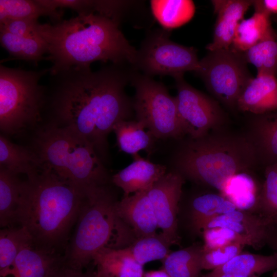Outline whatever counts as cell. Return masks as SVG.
<instances>
[{"instance_id":"obj_31","label":"cell","mask_w":277,"mask_h":277,"mask_svg":"<svg viewBox=\"0 0 277 277\" xmlns=\"http://www.w3.org/2000/svg\"><path fill=\"white\" fill-rule=\"evenodd\" d=\"M27 230L20 226L3 228L0 231V277H6L22 248L32 242Z\"/></svg>"},{"instance_id":"obj_13","label":"cell","mask_w":277,"mask_h":277,"mask_svg":"<svg viewBox=\"0 0 277 277\" xmlns=\"http://www.w3.org/2000/svg\"><path fill=\"white\" fill-rule=\"evenodd\" d=\"M275 223L261 215L238 209L211 219L203 226L202 232L215 227L227 228L239 235L246 246L259 249L270 242Z\"/></svg>"},{"instance_id":"obj_10","label":"cell","mask_w":277,"mask_h":277,"mask_svg":"<svg viewBox=\"0 0 277 277\" xmlns=\"http://www.w3.org/2000/svg\"><path fill=\"white\" fill-rule=\"evenodd\" d=\"M196 73L208 90L231 109L236 107L241 93L253 78L242 53L231 47L209 51L200 60Z\"/></svg>"},{"instance_id":"obj_3","label":"cell","mask_w":277,"mask_h":277,"mask_svg":"<svg viewBox=\"0 0 277 277\" xmlns=\"http://www.w3.org/2000/svg\"><path fill=\"white\" fill-rule=\"evenodd\" d=\"M86 197L43 165L23 181L16 225L27 230L36 246L65 255Z\"/></svg>"},{"instance_id":"obj_9","label":"cell","mask_w":277,"mask_h":277,"mask_svg":"<svg viewBox=\"0 0 277 277\" xmlns=\"http://www.w3.org/2000/svg\"><path fill=\"white\" fill-rule=\"evenodd\" d=\"M169 31L158 29L146 36L137 50L135 70L150 77L159 75L173 78L187 71H198L200 60L196 50L172 41Z\"/></svg>"},{"instance_id":"obj_34","label":"cell","mask_w":277,"mask_h":277,"mask_svg":"<svg viewBox=\"0 0 277 277\" xmlns=\"http://www.w3.org/2000/svg\"><path fill=\"white\" fill-rule=\"evenodd\" d=\"M171 246L161 233L136 239L126 247L136 261L144 266L153 261H163L170 252Z\"/></svg>"},{"instance_id":"obj_30","label":"cell","mask_w":277,"mask_h":277,"mask_svg":"<svg viewBox=\"0 0 277 277\" xmlns=\"http://www.w3.org/2000/svg\"><path fill=\"white\" fill-rule=\"evenodd\" d=\"M63 12L51 9L41 0H0V22L8 19H38L48 16L53 24L62 21Z\"/></svg>"},{"instance_id":"obj_41","label":"cell","mask_w":277,"mask_h":277,"mask_svg":"<svg viewBox=\"0 0 277 277\" xmlns=\"http://www.w3.org/2000/svg\"><path fill=\"white\" fill-rule=\"evenodd\" d=\"M143 277H171L163 269L149 270L145 272Z\"/></svg>"},{"instance_id":"obj_33","label":"cell","mask_w":277,"mask_h":277,"mask_svg":"<svg viewBox=\"0 0 277 277\" xmlns=\"http://www.w3.org/2000/svg\"><path fill=\"white\" fill-rule=\"evenodd\" d=\"M245 61L254 65L258 74H277V35L273 31L246 51L241 53Z\"/></svg>"},{"instance_id":"obj_36","label":"cell","mask_w":277,"mask_h":277,"mask_svg":"<svg viewBox=\"0 0 277 277\" xmlns=\"http://www.w3.org/2000/svg\"><path fill=\"white\" fill-rule=\"evenodd\" d=\"M244 246L239 243H232L213 249H205L203 247L201 258L202 270H212L223 265L242 252Z\"/></svg>"},{"instance_id":"obj_20","label":"cell","mask_w":277,"mask_h":277,"mask_svg":"<svg viewBox=\"0 0 277 277\" xmlns=\"http://www.w3.org/2000/svg\"><path fill=\"white\" fill-rule=\"evenodd\" d=\"M92 262L96 277H143L144 266L138 263L127 247H105Z\"/></svg>"},{"instance_id":"obj_21","label":"cell","mask_w":277,"mask_h":277,"mask_svg":"<svg viewBox=\"0 0 277 277\" xmlns=\"http://www.w3.org/2000/svg\"><path fill=\"white\" fill-rule=\"evenodd\" d=\"M43 164L34 150L14 144L4 135L0 136V167L27 178L36 174Z\"/></svg>"},{"instance_id":"obj_27","label":"cell","mask_w":277,"mask_h":277,"mask_svg":"<svg viewBox=\"0 0 277 277\" xmlns=\"http://www.w3.org/2000/svg\"><path fill=\"white\" fill-rule=\"evenodd\" d=\"M23 184L17 175L0 167V225L3 228L16 226Z\"/></svg>"},{"instance_id":"obj_23","label":"cell","mask_w":277,"mask_h":277,"mask_svg":"<svg viewBox=\"0 0 277 277\" xmlns=\"http://www.w3.org/2000/svg\"><path fill=\"white\" fill-rule=\"evenodd\" d=\"M250 17L242 19L238 24L231 48L242 53L250 49L274 31L270 16L254 8Z\"/></svg>"},{"instance_id":"obj_5","label":"cell","mask_w":277,"mask_h":277,"mask_svg":"<svg viewBox=\"0 0 277 277\" xmlns=\"http://www.w3.org/2000/svg\"><path fill=\"white\" fill-rule=\"evenodd\" d=\"M34 144L44 166L87 196L112 182L93 147L66 128L50 123L37 130Z\"/></svg>"},{"instance_id":"obj_28","label":"cell","mask_w":277,"mask_h":277,"mask_svg":"<svg viewBox=\"0 0 277 277\" xmlns=\"http://www.w3.org/2000/svg\"><path fill=\"white\" fill-rule=\"evenodd\" d=\"M150 5L154 17L169 30L188 23L195 11L194 3L190 0H153Z\"/></svg>"},{"instance_id":"obj_16","label":"cell","mask_w":277,"mask_h":277,"mask_svg":"<svg viewBox=\"0 0 277 277\" xmlns=\"http://www.w3.org/2000/svg\"><path fill=\"white\" fill-rule=\"evenodd\" d=\"M211 3L216 14L212 42L206 48L209 51L228 49L232 43L239 23L253 5L250 0H213Z\"/></svg>"},{"instance_id":"obj_14","label":"cell","mask_w":277,"mask_h":277,"mask_svg":"<svg viewBox=\"0 0 277 277\" xmlns=\"http://www.w3.org/2000/svg\"><path fill=\"white\" fill-rule=\"evenodd\" d=\"M115 213L135 240L156 233L159 226L147 190L123 196L116 204Z\"/></svg>"},{"instance_id":"obj_42","label":"cell","mask_w":277,"mask_h":277,"mask_svg":"<svg viewBox=\"0 0 277 277\" xmlns=\"http://www.w3.org/2000/svg\"><path fill=\"white\" fill-rule=\"evenodd\" d=\"M272 277H277V269L273 273Z\"/></svg>"},{"instance_id":"obj_6","label":"cell","mask_w":277,"mask_h":277,"mask_svg":"<svg viewBox=\"0 0 277 277\" xmlns=\"http://www.w3.org/2000/svg\"><path fill=\"white\" fill-rule=\"evenodd\" d=\"M117 202L109 185L86 197L65 253L67 269L84 271L99 251L110 247L109 242L118 226Z\"/></svg>"},{"instance_id":"obj_12","label":"cell","mask_w":277,"mask_h":277,"mask_svg":"<svg viewBox=\"0 0 277 277\" xmlns=\"http://www.w3.org/2000/svg\"><path fill=\"white\" fill-rule=\"evenodd\" d=\"M185 179L177 172H167L147 190L161 233L171 245L179 242L178 213Z\"/></svg>"},{"instance_id":"obj_25","label":"cell","mask_w":277,"mask_h":277,"mask_svg":"<svg viewBox=\"0 0 277 277\" xmlns=\"http://www.w3.org/2000/svg\"><path fill=\"white\" fill-rule=\"evenodd\" d=\"M0 42L13 59L25 61L35 66L45 60L44 55L48 53L45 42L38 35L18 36L0 30Z\"/></svg>"},{"instance_id":"obj_39","label":"cell","mask_w":277,"mask_h":277,"mask_svg":"<svg viewBox=\"0 0 277 277\" xmlns=\"http://www.w3.org/2000/svg\"><path fill=\"white\" fill-rule=\"evenodd\" d=\"M252 5L254 8L263 11L270 16L277 15V0L253 1Z\"/></svg>"},{"instance_id":"obj_4","label":"cell","mask_w":277,"mask_h":277,"mask_svg":"<svg viewBox=\"0 0 277 277\" xmlns=\"http://www.w3.org/2000/svg\"><path fill=\"white\" fill-rule=\"evenodd\" d=\"M258 154L246 138L209 134L190 138L179 148L173 158L174 171L185 179L221 191L233 175L250 171Z\"/></svg>"},{"instance_id":"obj_18","label":"cell","mask_w":277,"mask_h":277,"mask_svg":"<svg viewBox=\"0 0 277 277\" xmlns=\"http://www.w3.org/2000/svg\"><path fill=\"white\" fill-rule=\"evenodd\" d=\"M236 107L241 111L262 115L277 111V78L270 74H257L239 96Z\"/></svg>"},{"instance_id":"obj_37","label":"cell","mask_w":277,"mask_h":277,"mask_svg":"<svg viewBox=\"0 0 277 277\" xmlns=\"http://www.w3.org/2000/svg\"><path fill=\"white\" fill-rule=\"evenodd\" d=\"M201 235L204 240L203 247L213 249L232 243H239L246 246L243 239L232 230L222 227L205 229Z\"/></svg>"},{"instance_id":"obj_35","label":"cell","mask_w":277,"mask_h":277,"mask_svg":"<svg viewBox=\"0 0 277 277\" xmlns=\"http://www.w3.org/2000/svg\"><path fill=\"white\" fill-rule=\"evenodd\" d=\"M258 208L261 215L277 223V163L266 169Z\"/></svg>"},{"instance_id":"obj_2","label":"cell","mask_w":277,"mask_h":277,"mask_svg":"<svg viewBox=\"0 0 277 277\" xmlns=\"http://www.w3.org/2000/svg\"><path fill=\"white\" fill-rule=\"evenodd\" d=\"M120 19L93 12L69 19L38 24L36 33L45 42L49 74L95 61L133 67L137 50L120 29Z\"/></svg>"},{"instance_id":"obj_43","label":"cell","mask_w":277,"mask_h":277,"mask_svg":"<svg viewBox=\"0 0 277 277\" xmlns=\"http://www.w3.org/2000/svg\"><path fill=\"white\" fill-rule=\"evenodd\" d=\"M252 277H259L258 276H252Z\"/></svg>"},{"instance_id":"obj_29","label":"cell","mask_w":277,"mask_h":277,"mask_svg":"<svg viewBox=\"0 0 277 277\" xmlns=\"http://www.w3.org/2000/svg\"><path fill=\"white\" fill-rule=\"evenodd\" d=\"M203 245L194 244L170 252L162 261L163 268L171 277H201Z\"/></svg>"},{"instance_id":"obj_24","label":"cell","mask_w":277,"mask_h":277,"mask_svg":"<svg viewBox=\"0 0 277 277\" xmlns=\"http://www.w3.org/2000/svg\"><path fill=\"white\" fill-rule=\"evenodd\" d=\"M276 269L277 252L269 255L241 252L212 271L239 277H252Z\"/></svg>"},{"instance_id":"obj_26","label":"cell","mask_w":277,"mask_h":277,"mask_svg":"<svg viewBox=\"0 0 277 277\" xmlns=\"http://www.w3.org/2000/svg\"><path fill=\"white\" fill-rule=\"evenodd\" d=\"M261 191L250 171L238 173L226 183L221 194L233 203L238 209L248 211L258 207Z\"/></svg>"},{"instance_id":"obj_40","label":"cell","mask_w":277,"mask_h":277,"mask_svg":"<svg viewBox=\"0 0 277 277\" xmlns=\"http://www.w3.org/2000/svg\"><path fill=\"white\" fill-rule=\"evenodd\" d=\"M54 277H96L94 269L76 271L66 268Z\"/></svg>"},{"instance_id":"obj_19","label":"cell","mask_w":277,"mask_h":277,"mask_svg":"<svg viewBox=\"0 0 277 277\" xmlns=\"http://www.w3.org/2000/svg\"><path fill=\"white\" fill-rule=\"evenodd\" d=\"M236 209L235 205L221 193H197L190 199L187 206V228L193 235H201L203 226L211 219Z\"/></svg>"},{"instance_id":"obj_11","label":"cell","mask_w":277,"mask_h":277,"mask_svg":"<svg viewBox=\"0 0 277 277\" xmlns=\"http://www.w3.org/2000/svg\"><path fill=\"white\" fill-rule=\"evenodd\" d=\"M174 78L177 90L175 97L184 135L197 138L221 126L225 115L219 103L188 84L183 75Z\"/></svg>"},{"instance_id":"obj_1","label":"cell","mask_w":277,"mask_h":277,"mask_svg":"<svg viewBox=\"0 0 277 277\" xmlns=\"http://www.w3.org/2000/svg\"><path fill=\"white\" fill-rule=\"evenodd\" d=\"M134 70L111 63L95 71L90 67H72L51 74L43 111L47 110L50 123L90 143L105 163L109 134L116 123L129 120L133 110L125 87Z\"/></svg>"},{"instance_id":"obj_22","label":"cell","mask_w":277,"mask_h":277,"mask_svg":"<svg viewBox=\"0 0 277 277\" xmlns=\"http://www.w3.org/2000/svg\"><path fill=\"white\" fill-rule=\"evenodd\" d=\"M146 129L145 125L137 120H124L116 123L112 131L115 134L120 150L132 156L142 150L150 153L156 138Z\"/></svg>"},{"instance_id":"obj_8","label":"cell","mask_w":277,"mask_h":277,"mask_svg":"<svg viewBox=\"0 0 277 277\" xmlns=\"http://www.w3.org/2000/svg\"><path fill=\"white\" fill-rule=\"evenodd\" d=\"M130 83L135 89L133 107L136 120L156 139H179L184 135L175 97L165 86L134 70Z\"/></svg>"},{"instance_id":"obj_38","label":"cell","mask_w":277,"mask_h":277,"mask_svg":"<svg viewBox=\"0 0 277 277\" xmlns=\"http://www.w3.org/2000/svg\"><path fill=\"white\" fill-rule=\"evenodd\" d=\"M38 24L37 19H8L0 22V30L18 36H33L37 35Z\"/></svg>"},{"instance_id":"obj_15","label":"cell","mask_w":277,"mask_h":277,"mask_svg":"<svg viewBox=\"0 0 277 277\" xmlns=\"http://www.w3.org/2000/svg\"><path fill=\"white\" fill-rule=\"evenodd\" d=\"M66 266L65 254L27 244L17 255L6 277H54Z\"/></svg>"},{"instance_id":"obj_32","label":"cell","mask_w":277,"mask_h":277,"mask_svg":"<svg viewBox=\"0 0 277 277\" xmlns=\"http://www.w3.org/2000/svg\"><path fill=\"white\" fill-rule=\"evenodd\" d=\"M253 143L257 154L277 163V111L259 115L253 123Z\"/></svg>"},{"instance_id":"obj_7","label":"cell","mask_w":277,"mask_h":277,"mask_svg":"<svg viewBox=\"0 0 277 277\" xmlns=\"http://www.w3.org/2000/svg\"><path fill=\"white\" fill-rule=\"evenodd\" d=\"M49 68L26 70L0 65V128L14 135L35 125L41 118L45 88L41 78Z\"/></svg>"},{"instance_id":"obj_17","label":"cell","mask_w":277,"mask_h":277,"mask_svg":"<svg viewBox=\"0 0 277 277\" xmlns=\"http://www.w3.org/2000/svg\"><path fill=\"white\" fill-rule=\"evenodd\" d=\"M133 161L111 176L112 183L120 188L123 196L148 190L167 172L166 166L153 163L138 154Z\"/></svg>"}]
</instances>
